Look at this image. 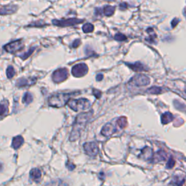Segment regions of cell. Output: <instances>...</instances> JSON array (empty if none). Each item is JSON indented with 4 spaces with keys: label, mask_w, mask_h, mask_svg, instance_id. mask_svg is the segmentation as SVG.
Wrapping results in <instances>:
<instances>
[{
    "label": "cell",
    "mask_w": 186,
    "mask_h": 186,
    "mask_svg": "<svg viewBox=\"0 0 186 186\" xmlns=\"http://www.w3.org/2000/svg\"><path fill=\"white\" fill-rule=\"evenodd\" d=\"M162 89L161 87H153L151 88H149L147 90V93L150 94H160L162 93Z\"/></svg>",
    "instance_id": "obj_23"
},
{
    "label": "cell",
    "mask_w": 186,
    "mask_h": 186,
    "mask_svg": "<svg viewBox=\"0 0 186 186\" xmlns=\"http://www.w3.org/2000/svg\"><path fill=\"white\" fill-rule=\"evenodd\" d=\"M80 43H81V41H80L79 39H76L73 41V44H72V47L74 48H76L77 47H79V45L80 44Z\"/></svg>",
    "instance_id": "obj_30"
},
{
    "label": "cell",
    "mask_w": 186,
    "mask_h": 186,
    "mask_svg": "<svg viewBox=\"0 0 186 186\" xmlns=\"http://www.w3.org/2000/svg\"><path fill=\"white\" fill-rule=\"evenodd\" d=\"M127 4H125V3H122V4H120V8L121 9H125V8H127Z\"/></svg>",
    "instance_id": "obj_34"
},
{
    "label": "cell",
    "mask_w": 186,
    "mask_h": 186,
    "mask_svg": "<svg viewBox=\"0 0 186 186\" xmlns=\"http://www.w3.org/2000/svg\"><path fill=\"white\" fill-rule=\"evenodd\" d=\"M68 105L74 111H81V110L89 109L91 106V103H90V100L85 98L78 99V100L71 99L68 100Z\"/></svg>",
    "instance_id": "obj_3"
},
{
    "label": "cell",
    "mask_w": 186,
    "mask_h": 186,
    "mask_svg": "<svg viewBox=\"0 0 186 186\" xmlns=\"http://www.w3.org/2000/svg\"><path fill=\"white\" fill-rule=\"evenodd\" d=\"M115 7L107 6L104 8V14L106 16H110L114 13Z\"/></svg>",
    "instance_id": "obj_18"
},
{
    "label": "cell",
    "mask_w": 186,
    "mask_h": 186,
    "mask_svg": "<svg viewBox=\"0 0 186 186\" xmlns=\"http://www.w3.org/2000/svg\"><path fill=\"white\" fill-rule=\"evenodd\" d=\"M84 20L78 19V18H69V19L60 20V21L54 20V21H53V23L55 26H60V27H66V26H73V25L79 24V23H81Z\"/></svg>",
    "instance_id": "obj_4"
},
{
    "label": "cell",
    "mask_w": 186,
    "mask_h": 186,
    "mask_svg": "<svg viewBox=\"0 0 186 186\" xmlns=\"http://www.w3.org/2000/svg\"><path fill=\"white\" fill-rule=\"evenodd\" d=\"M23 48V42L22 40H17L9 43L4 47V49L10 53H15L20 51Z\"/></svg>",
    "instance_id": "obj_6"
},
{
    "label": "cell",
    "mask_w": 186,
    "mask_h": 186,
    "mask_svg": "<svg viewBox=\"0 0 186 186\" xmlns=\"http://www.w3.org/2000/svg\"><path fill=\"white\" fill-rule=\"evenodd\" d=\"M82 29H83V31L84 33L93 32L94 30V26L91 23H86V24H84L83 26Z\"/></svg>",
    "instance_id": "obj_20"
},
{
    "label": "cell",
    "mask_w": 186,
    "mask_h": 186,
    "mask_svg": "<svg viewBox=\"0 0 186 186\" xmlns=\"http://www.w3.org/2000/svg\"><path fill=\"white\" fill-rule=\"evenodd\" d=\"M35 49H36V48L35 47H33V48H31V49H30L29 50H28V51L27 52V53H25L24 55H21V58H22V59H23V60H25V59H26V58H28V57L30 56V55H31V54H32L33 53V52L35 50Z\"/></svg>",
    "instance_id": "obj_26"
},
{
    "label": "cell",
    "mask_w": 186,
    "mask_h": 186,
    "mask_svg": "<svg viewBox=\"0 0 186 186\" xmlns=\"http://www.w3.org/2000/svg\"><path fill=\"white\" fill-rule=\"evenodd\" d=\"M7 76L8 79H12L13 77V76L15 75V70L13 66H10L7 69Z\"/></svg>",
    "instance_id": "obj_24"
},
{
    "label": "cell",
    "mask_w": 186,
    "mask_h": 186,
    "mask_svg": "<svg viewBox=\"0 0 186 186\" xmlns=\"http://www.w3.org/2000/svg\"><path fill=\"white\" fill-rule=\"evenodd\" d=\"M92 115H93V111H89L86 113H82L77 116L74 124H73V130L70 135L71 141H76L79 138L82 131L86 127V124L91 118Z\"/></svg>",
    "instance_id": "obj_1"
},
{
    "label": "cell",
    "mask_w": 186,
    "mask_h": 186,
    "mask_svg": "<svg viewBox=\"0 0 186 186\" xmlns=\"http://www.w3.org/2000/svg\"><path fill=\"white\" fill-rule=\"evenodd\" d=\"M108 1H112V0H108Z\"/></svg>",
    "instance_id": "obj_35"
},
{
    "label": "cell",
    "mask_w": 186,
    "mask_h": 186,
    "mask_svg": "<svg viewBox=\"0 0 186 186\" xmlns=\"http://www.w3.org/2000/svg\"><path fill=\"white\" fill-rule=\"evenodd\" d=\"M30 177L33 181H39L41 177V170H39L37 168L33 169L30 171Z\"/></svg>",
    "instance_id": "obj_13"
},
{
    "label": "cell",
    "mask_w": 186,
    "mask_h": 186,
    "mask_svg": "<svg viewBox=\"0 0 186 186\" xmlns=\"http://www.w3.org/2000/svg\"><path fill=\"white\" fill-rule=\"evenodd\" d=\"M116 132V129L112 123H108L103 127L101 134L105 137H109Z\"/></svg>",
    "instance_id": "obj_10"
},
{
    "label": "cell",
    "mask_w": 186,
    "mask_h": 186,
    "mask_svg": "<svg viewBox=\"0 0 186 186\" xmlns=\"http://www.w3.org/2000/svg\"><path fill=\"white\" fill-rule=\"evenodd\" d=\"M93 95H95V98L99 99L101 97V92L98 90H93Z\"/></svg>",
    "instance_id": "obj_29"
},
{
    "label": "cell",
    "mask_w": 186,
    "mask_h": 186,
    "mask_svg": "<svg viewBox=\"0 0 186 186\" xmlns=\"http://www.w3.org/2000/svg\"><path fill=\"white\" fill-rule=\"evenodd\" d=\"M103 74H98V76H97V77H96V80H97V81L100 82V81H101L102 79H103Z\"/></svg>",
    "instance_id": "obj_32"
},
{
    "label": "cell",
    "mask_w": 186,
    "mask_h": 186,
    "mask_svg": "<svg viewBox=\"0 0 186 186\" xmlns=\"http://www.w3.org/2000/svg\"><path fill=\"white\" fill-rule=\"evenodd\" d=\"M162 123L163 124H167L170 123L172 121H173L174 117L173 116L170 112H166L162 116Z\"/></svg>",
    "instance_id": "obj_17"
},
{
    "label": "cell",
    "mask_w": 186,
    "mask_h": 186,
    "mask_svg": "<svg viewBox=\"0 0 186 186\" xmlns=\"http://www.w3.org/2000/svg\"><path fill=\"white\" fill-rule=\"evenodd\" d=\"M68 71L66 68H60V69L56 70L53 73V80L55 83H60V82H64L68 77Z\"/></svg>",
    "instance_id": "obj_7"
},
{
    "label": "cell",
    "mask_w": 186,
    "mask_h": 186,
    "mask_svg": "<svg viewBox=\"0 0 186 186\" xmlns=\"http://www.w3.org/2000/svg\"><path fill=\"white\" fill-rule=\"evenodd\" d=\"M7 112V107L4 104H0V116H3Z\"/></svg>",
    "instance_id": "obj_27"
},
{
    "label": "cell",
    "mask_w": 186,
    "mask_h": 186,
    "mask_svg": "<svg viewBox=\"0 0 186 186\" xmlns=\"http://www.w3.org/2000/svg\"><path fill=\"white\" fill-rule=\"evenodd\" d=\"M32 100H33V97L30 93H26L24 95V96H23V103H26V104H29V103H31V102H32Z\"/></svg>",
    "instance_id": "obj_19"
},
{
    "label": "cell",
    "mask_w": 186,
    "mask_h": 186,
    "mask_svg": "<svg viewBox=\"0 0 186 186\" xmlns=\"http://www.w3.org/2000/svg\"><path fill=\"white\" fill-rule=\"evenodd\" d=\"M117 124L119 125V127L120 128H124L125 127H127V119L125 117H121L117 121Z\"/></svg>",
    "instance_id": "obj_21"
},
{
    "label": "cell",
    "mask_w": 186,
    "mask_h": 186,
    "mask_svg": "<svg viewBox=\"0 0 186 186\" xmlns=\"http://www.w3.org/2000/svg\"><path fill=\"white\" fill-rule=\"evenodd\" d=\"M152 156H153L152 149L148 148V147H145L143 150H142L141 155L139 156V157L145 159V160H148V159L152 158Z\"/></svg>",
    "instance_id": "obj_15"
},
{
    "label": "cell",
    "mask_w": 186,
    "mask_h": 186,
    "mask_svg": "<svg viewBox=\"0 0 186 186\" xmlns=\"http://www.w3.org/2000/svg\"><path fill=\"white\" fill-rule=\"evenodd\" d=\"M179 20L178 19H177V18H175V19H174L173 21H172V28H175L176 26H177V23H179Z\"/></svg>",
    "instance_id": "obj_31"
},
{
    "label": "cell",
    "mask_w": 186,
    "mask_h": 186,
    "mask_svg": "<svg viewBox=\"0 0 186 186\" xmlns=\"http://www.w3.org/2000/svg\"><path fill=\"white\" fill-rule=\"evenodd\" d=\"M156 157H157V161H164L166 159L167 157V153L164 151V150H159L156 153Z\"/></svg>",
    "instance_id": "obj_22"
},
{
    "label": "cell",
    "mask_w": 186,
    "mask_h": 186,
    "mask_svg": "<svg viewBox=\"0 0 186 186\" xmlns=\"http://www.w3.org/2000/svg\"><path fill=\"white\" fill-rule=\"evenodd\" d=\"M71 93H58L49 98V105L54 108H61L67 104L70 100Z\"/></svg>",
    "instance_id": "obj_2"
},
{
    "label": "cell",
    "mask_w": 186,
    "mask_h": 186,
    "mask_svg": "<svg viewBox=\"0 0 186 186\" xmlns=\"http://www.w3.org/2000/svg\"><path fill=\"white\" fill-rule=\"evenodd\" d=\"M24 142L23 137L22 136H17L14 137L13 140V142H12V147L14 149H18L22 145V144Z\"/></svg>",
    "instance_id": "obj_16"
},
{
    "label": "cell",
    "mask_w": 186,
    "mask_h": 186,
    "mask_svg": "<svg viewBox=\"0 0 186 186\" xmlns=\"http://www.w3.org/2000/svg\"><path fill=\"white\" fill-rule=\"evenodd\" d=\"M175 164V161L174 160L172 157H170V160H169L168 163L167 164V166H166V167H167V169H172V168H173Z\"/></svg>",
    "instance_id": "obj_28"
},
{
    "label": "cell",
    "mask_w": 186,
    "mask_h": 186,
    "mask_svg": "<svg viewBox=\"0 0 186 186\" xmlns=\"http://www.w3.org/2000/svg\"><path fill=\"white\" fill-rule=\"evenodd\" d=\"M88 72V66L85 63H79L72 68V74L76 77H82Z\"/></svg>",
    "instance_id": "obj_8"
},
{
    "label": "cell",
    "mask_w": 186,
    "mask_h": 186,
    "mask_svg": "<svg viewBox=\"0 0 186 186\" xmlns=\"http://www.w3.org/2000/svg\"><path fill=\"white\" fill-rule=\"evenodd\" d=\"M67 167H68V169H69L70 170H73V169L75 168V166L73 165V164H66Z\"/></svg>",
    "instance_id": "obj_33"
},
{
    "label": "cell",
    "mask_w": 186,
    "mask_h": 186,
    "mask_svg": "<svg viewBox=\"0 0 186 186\" xmlns=\"http://www.w3.org/2000/svg\"><path fill=\"white\" fill-rule=\"evenodd\" d=\"M36 81V79H26L21 78L18 79L16 82V86L19 87H23L26 86H31Z\"/></svg>",
    "instance_id": "obj_11"
},
{
    "label": "cell",
    "mask_w": 186,
    "mask_h": 186,
    "mask_svg": "<svg viewBox=\"0 0 186 186\" xmlns=\"http://www.w3.org/2000/svg\"><path fill=\"white\" fill-rule=\"evenodd\" d=\"M114 39L116 40L119 41H124V40L127 39V37L124 36V34L122 33H117V34L115 35Z\"/></svg>",
    "instance_id": "obj_25"
},
{
    "label": "cell",
    "mask_w": 186,
    "mask_h": 186,
    "mask_svg": "<svg viewBox=\"0 0 186 186\" xmlns=\"http://www.w3.org/2000/svg\"><path fill=\"white\" fill-rule=\"evenodd\" d=\"M132 80L134 85L137 87L147 86L150 84V79L148 76L142 74L136 75L135 77L132 78Z\"/></svg>",
    "instance_id": "obj_9"
},
{
    "label": "cell",
    "mask_w": 186,
    "mask_h": 186,
    "mask_svg": "<svg viewBox=\"0 0 186 186\" xmlns=\"http://www.w3.org/2000/svg\"><path fill=\"white\" fill-rule=\"evenodd\" d=\"M126 65L127 66L130 67L132 71H147V70H145L146 69V67L144 66L143 64H142L141 63H139V62H137V63H126Z\"/></svg>",
    "instance_id": "obj_12"
},
{
    "label": "cell",
    "mask_w": 186,
    "mask_h": 186,
    "mask_svg": "<svg viewBox=\"0 0 186 186\" xmlns=\"http://www.w3.org/2000/svg\"><path fill=\"white\" fill-rule=\"evenodd\" d=\"M84 149L85 153L90 156L94 157L98 155L99 148L96 142H88L84 144Z\"/></svg>",
    "instance_id": "obj_5"
},
{
    "label": "cell",
    "mask_w": 186,
    "mask_h": 186,
    "mask_svg": "<svg viewBox=\"0 0 186 186\" xmlns=\"http://www.w3.org/2000/svg\"><path fill=\"white\" fill-rule=\"evenodd\" d=\"M17 10L16 6H6L0 8V15H8L15 13Z\"/></svg>",
    "instance_id": "obj_14"
}]
</instances>
